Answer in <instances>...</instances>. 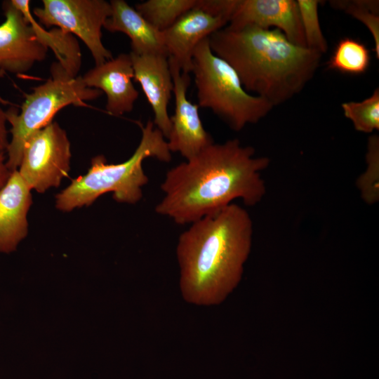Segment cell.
Here are the masks:
<instances>
[{
  "mask_svg": "<svg viewBox=\"0 0 379 379\" xmlns=\"http://www.w3.org/2000/svg\"><path fill=\"white\" fill-rule=\"evenodd\" d=\"M270 160L238 139L213 142L168 170L161 185L162 199L155 212L176 224H191L213 215L240 199L248 206L266 193L261 173Z\"/></svg>",
  "mask_w": 379,
  "mask_h": 379,
  "instance_id": "obj_1",
  "label": "cell"
},
{
  "mask_svg": "<svg viewBox=\"0 0 379 379\" xmlns=\"http://www.w3.org/2000/svg\"><path fill=\"white\" fill-rule=\"evenodd\" d=\"M253 222L232 203L190 224L176 246L182 298L198 306L222 302L241 280L252 246Z\"/></svg>",
  "mask_w": 379,
  "mask_h": 379,
  "instance_id": "obj_2",
  "label": "cell"
},
{
  "mask_svg": "<svg viewBox=\"0 0 379 379\" xmlns=\"http://www.w3.org/2000/svg\"><path fill=\"white\" fill-rule=\"evenodd\" d=\"M208 40L211 51L235 70L246 91L273 107L301 92L321 58L319 53L291 43L277 29L226 26Z\"/></svg>",
  "mask_w": 379,
  "mask_h": 379,
  "instance_id": "obj_3",
  "label": "cell"
},
{
  "mask_svg": "<svg viewBox=\"0 0 379 379\" xmlns=\"http://www.w3.org/2000/svg\"><path fill=\"white\" fill-rule=\"evenodd\" d=\"M140 141L129 159L119 164H108L102 154L95 156L87 173L72 179L71 183L55 196V207L62 212L89 206L100 196L112 193L119 203L135 204L142 197V187L149 178L143 161L149 157L162 162L171 160L167 141L161 132L149 120L140 125Z\"/></svg>",
  "mask_w": 379,
  "mask_h": 379,
  "instance_id": "obj_4",
  "label": "cell"
},
{
  "mask_svg": "<svg viewBox=\"0 0 379 379\" xmlns=\"http://www.w3.org/2000/svg\"><path fill=\"white\" fill-rule=\"evenodd\" d=\"M191 73L198 106L211 109L233 131L258 123L274 107L265 99L246 91L235 70L211 51L208 37L194 49Z\"/></svg>",
  "mask_w": 379,
  "mask_h": 379,
  "instance_id": "obj_5",
  "label": "cell"
},
{
  "mask_svg": "<svg viewBox=\"0 0 379 379\" xmlns=\"http://www.w3.org/2000/svg\"><path fill=\"white\" fill-rule=\"evenodd\" d=\"M100 90L88 87L82 76L70 77L58 62L51 67V77L25 95L20 111L11 107L6 111L11 125V139L6 149V164L10 171L18 170L28 138L51 121L67 105L86 106V101L101 96Z\"/></svg>",
  "mask_w": 379,
  "mask_h": 379,
  "instance_id": "obj_6",
  "label": "cell"
},
{
  "mask_svg": "<svg viewBox=\"0 0 379 379\" xmlns=\"http://www.w3.org/2000/svg\"><path fill=\"white\" fill-rule=\"evenodd\" d=\"M111 13L110 3L105 0H43L41 7L33 9L41 25L81 39L95 65L113 58L102 41V28Z\"/></svg>",
  "mask_w": 379,
  "mask_h": 379,
  "instance_id": "obj_7",
  "label": "cell"
},
{
  "mask_svg": "<svg viewBox=\"0 0 379 379\" xmlns=\"http://www.w3.org/2000/svg\"><path fill=\"white\" fill-rule=\"evenodd\" d=\"M71 157L67 133L53 121L28 138L17 171L31 190L44 193L68 176Z\"/></svg>",
  "mask_w": 379,
  "mask_h": 379,
  "instance_id": "obj_8",
  "label": "cell"
},
{
  "mask_svg": "<svg viewBox=\"0 0 379 379\" xmlns=\"http://www.w3.org/2000/svg\"><path fill=\"white\" fill-rule=\"evenodd\" d=\"M237 0H198L168 29L162 32L169 63L191 73L197 46L229 24Z\"/></svg>",
  "mask_w": 379,
  "mask_h": 379,
  "instance_id": "obj_9",
  "label": "cell"
},
{
  "mask_svg": "<svg viewBox=\"0 0 379 379\" xmlns=\"http://www.w3.org/2000/svg\"><path fill=\"white\" fill-rule=\"evenodd\" d=\"M5 20L0 25V73L22 74L44 60L48 48L11 0L4 1Z\"/></svg>",
  "mask_w": 379,
  "mask_h": 379,
  "instance_id": "obj_10",
  "label": "cell"
},
{
  "mask_svg": "<svg viewBox=\"0 0 379 379\" xmlns=\"http://www.w3.org/2000/svg\"><path fill=\"white\" fill-rule=\"evenodd\" d=\"M175 98V111L170 117L171 128L167 138L170 152L179 153L185 160L194 157L214 142L204 128L199 114V106L187 97L190 84L189 74L169 63Z\"/></svg>",
  "mask_w": 379,
  "mask_h": 379,
  "instance_id": "obj_11",
  "label": "cell"
},
{
  "mask_svg": "<svg viewBox=\"0 0 379 379\" xmlns=\"http://www.w3.org/2000/svg\"><path fill=\"white\" fill-rule=\"evenodd\" d=\"M280 30L293 44L307 47L297 1L237 0L227 27Z\"/></svg>",
  "mask_w": 379,
  "mask_h": 379,
  "instance_id": "obj_12",
  "label": "cell"
},
{
  "mask_svg": "<svg viewBox=\"0 0 379 379\" xmlns=\"http://www.w3.org/2000/svg\"><path fill=\"white\" fill-rule=\"evenodd\" d=\"M133 77L130 53H120L114 58L95 65L82 76L88 87L105 93L106 110L114 116L123 115L133 109L139 95L132 81Z\"/></svg>",
  "mask_w": 379,
  "mask_h": 379,
  "instance_id": "obj_13",
  "label": "cell"
},
{
  "mask_svg": "<svg viewBox=\"0 0 379 379\" xmlns=\"http://www.w3.org/2000/svg\"><path fill=\"white\" fill-rule=\"evenodd\" d=\"M133 79L140 84L153 113L154 126L166 139L171 124L168 106L173 89L168 58L164 55H136L130 53Z\"/></svg>",
  "mask_w": 379,
  "mask_h": 379,
  "instance_id": "obj_14",
  "label": "cell"
},
{
  "mask_svg": "<svg viewBox=\"0 0 379 379\" xmlns=\"http://www.w3.org/2000/svg\"><path fill=\"white\" fill-rule=\"evenodd\" d=\"M31 191L17 170L0 190V253L15 251L28 234Z\"/></svg>",
  "mask_w": 379,
  "mask_h": 379,
  "instance_id": "obj_15",
  "label": "cell"
},
{
  "mask_svg": "<svg viewBox=\"0 0 379 379\" xmlns=\"http://www.w3.org/2000/svg\"><path fill=\"white\" fill-rule=\"evenodd\" d=\"M110 16L103 28L110 32H122L131 39V53L136 55L168 56L163 32L153 27L135 8L124 0L109 1Z\"/></svg>",
  "mask_w": 379,
  "mask_h": 379,
  "instance_id": "obj_16",
  "label": "cell"
},
{
  "mask_svg": "<svg viewBox=\"0 0 379 379\" xmlns=\"http://www.w3.org/2000/svg\"><path fill=\"white\" fill-rule=\"evenodd\" d=\"M11 3L22 13L27 20L32 25L43 44L53 51L58 62L64 70L70 77H77L81 65V53L79 45L74 35L57 27L50 31L44 29L31 13L29 1L11 0Z\"/></svg>",
  "mask_w": 379,
  "mask_h": 379,
  "instance_id": "obj_17",
  "label": "cell"
},
{
  "mask_svg": "<svg viewBox=\"0 0 379 379\" xmlns=\"http://www.w3.org/2000/svg\"><path fill=\"white\" fill-rule=\"evenodd\" d=\"M371 60L370 51L364 43L346 36L337 43L327 66L343 74L360 75L368 69Z\"/></svg>",
  "mask_w": 379,
  "mask_h": 379,
  "instance_id": "obj_18",
  "label": "cell"
},
{
  "mask_svg": "<svg viewBox=\"0 0 379 379\" xmlns=\"http://www.w3.org/2000/svg\"><path fill=\"white\" fill-rule=\"evenodd\" d=\"M197 3L198 0H147L137 4L135 8L153 27L164 32Z\"/></svg>",
  "mask_w": 379,
  "mask_h": 379,
  "instance_id": "obj_19",
  "label": "cell"
},
{
  "mask_svg": "<svg viewBox=\"0 0 379 379\" xmlns=\"http://www.w3.org/2000/svg\"><path fill=\"white\" fill-rule=\"evenodd\" d=\"M344 115L355 130L371 133L379 130V88L362 101H350L341 105Z\"/></svg>",
  "mask_w": 379,
  "mask_h": 379,
  "instance_id": "obj_20",
  "label": "cell"
},
{
  "mask_svg": "<svg viewBox=\"0 0 379 379\" xmlns=\"http://www.w3.org/2000/svg\"><path fill=\"white\" fill-rule=\"evenodd\" d=\"M330 5L343 11L361 22L371 33L374 43V53L379 59V3L373 0L331 1Z\"/></svg>",
  "mask_w": 379,
  "mask_h": 379,
  "instance_id": "obj_21",
  "label": "cell"
},
{
  "mask_svg": "<svg viewBox=\"0 0 379 379\" xmlns=\"http://www.w3.org/2000/svg\"><path fill=\"white\" fill-rule=\"evenodd\" d=\"M297 4L306 46L322 55L328 50V43L319 22L318 8L320 1L297 0Z\"/></svg>",
  "mask_w": 379,
  "mask_h": 379,
  "instance_id": "obj_22",
  "label": "cell"
},
{
  "mask_svg": "<svg viewBox=\"0 0 379 379\" xmlns=\"http://www.w3.org/2000/svg\"><path fill=\"white\" fill-rule=\"evenodd\" d=\"M366 159L368 166L357 185L364 201L373 204L378 199L379 138L377 135L368 138Z\"/></svg>",
  "mask_w": 379,
  "mask_h": 379,
  "instance_id": "obj_23",
  "label": "cell"
},
{
  "mask_svg": "<svg viewBox=\"0 0 379 379\" xmlns=\"http://www.w3.org/2000/svg\"><path fill=\"white\" fill-rule=\"evenodd\" d=\"M6 114L0 107V154H5L9 143L6 128Z\"/></svg>",
  "mask_w": 379,
  "mask_h": 379,
  "instance_id": "obj_24",
  "label": "cell"
},
{
  "mask_svg": "<svg viewBox=\"0 0 379 379\" xmlns=\"http://www.w3.org/2000/svg\"><path fill=\"white\" fill-rule=\"evenodd\" d=\"M6 160L5 154H0V190L6 183L11 174V171L6 166Z\"/></svg>",
  "mask_w": 379,
  "mask_h": 379,
  "instance_id": "obj_25",
  "label": "cell"
}]
</instances>
